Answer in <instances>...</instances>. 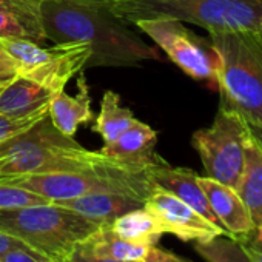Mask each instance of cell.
Returning <instances> with one entry per match:
<instances>
[{
    "instance_id": "83f0119b",
    "label": "cell",
    "mask_w": 262,
    "mask_h": 262,
    "mask_svg": "<svg viewBox=\"0 0 262 262\" xmlns=\"http://www.w3.org/2000/svg\"><path fill=\"white\" fill-rule=\"evenodd\" d=\"M73 262H120V260H114V259H110V257H103V256H99L96 253H93L91 250H88L83 244H79L74 251L70 254V257Z\"/></svg>"
},
{
    "instance_id": "52a82bcc",
    "label": "cell",
    "mask_w": 262,
    "mask_h": 262,
    "mask_svg": "<svg viewBox=\"0 0 262 262\" xmlns=\"http://www.w3.org/2000/svg\"><path fill=\"white\" fill-rule=\"evenodd\" d=\"M250 139V123L239 113L219 106L213 123L198 129L191 144L202 161L205 176L236 188Z\"/></svg>"
},
{
    "instance_id": "2e32d148",
    "label": "cell",
    "mask_w": 262,
    "mask_h": 262,
    "mask_svg": "<svg viewBox=\"0 0 262 262\" xmlns=\"http://www.w3.org/2000/svg\"><path fill=\"white\" fill-rule=\"evenodd\" d=\"M54 93L27 77L17 76L0 88V114L28 116L50 106Z\"/></svg>"
},
{
    "instance_id": "5b68a950",
    "label": "cell",
    "mask_w": 262,
    "mask_h": 262,
    "mask_svg": "<svg viewBox=\"0 0 262 262\" xmlns=\"http://www.w3.org/2000/svg\"><path fill=\"white\" fill-rule=\"evenodd\" d=\"M102 225L54 202L0 210V231L20 239L54 262L68 259Z\"/></svg>"
},
{
    "instance_id": "4fadbf2b",
    "label": "cell",
    "mask_w": 262,
    "mask_h": 262,
    "mask_svg": "<svg viewBox=\"0 0 262 262\" xmlns=\"http://www.w3.org/2000/svg\"><path fill=\"white\" fill-rule=\"evenodd\" d=\"M156 142V131L150 125L138 120L114 142L103 144L100 153L131 165L150 167L159 159V156L155 151Z\"/></svg>"
},
{
    "instance_id": "6da1fadb",
    "label": "cell",
    "mask_w": 262,
    "mask_h": 262,
    "mask_svg": "<svg viewBox=\"0 0 262 262\" xmlns=\"http://www.w3.org/2000/svg\"><path fill=\"white\" fill-rule=\"evenodd\" d=\"M40 24L45 39L54 43H86L91 51L86 68L135 67L161 59L155 47L145 43L106 5L42 0Z\"/></svg>"
},
{
    "instance_id": "7402d4cb",
    "label": "cell",
    "mask_w": 262,
    "mask_h": 262,
    "mask_svg": "<svg viewBox=\"0 0 262 262\" xmlns=\"http://www.w3.org/2000/svg\"><path fill=\"white\" fill-rule=\"evenodd\" d=\"M40 4L42 0H0V10L16 16L28 31L31 40L39 43L47 40L40 24Z\"/></svg>"
},
{
    "instance_id": "d6a6232c",
    "label": "cell",
    "mask_w": 262,
    "mask_h": 262,
    "mask_svg": "<svg viewBox=\"0 0 262 262\" xmlns=\"http://www.w3.org/2000/svg\"><path fill=\"white\" fill-rule=\"evenodd\" d=\"M250 129H251V136L254 138V141L259 144V147L262 148V126H257V125H250Z\"/></svg>"
},
{
    "instance_id": "30bf717a",
    "label": "cell",
    "mask_w": 262,
    "mask_h": 262,
    "mask_svg": "<svg viewBox=\"0 0 262 262\" xmlns=\"http://www.w3.org/2000/svg\"><path fill=\"white\" fill-rule=\"evenodd\" d=\"M144 207L156 217L164 233H171L184 242L205 241L216 234H225L224 230L207 221L184 201L159 187H153Z\"/></svg>"
},
{
    "instance_id": "1f68e13d",
    "label": "cell",
    "mask_w": 262,
    "mask_h": 262,
    "mask_svg": "<svg viewBox=\"0 0 262 262\" xmlns=\"http://www.w3.org/2000/svg\"><path fill=\"white\" fill-rule=\"evenodd\" d=\"M60 2H76V4H86V5H108L111 0H60Z\"/></svg>"
},
{
    "instance_id": "8d00e7d4",
    "label": "cell",
    "mask_w": 262,
    "mask_h": 262,
    "mask_svg": "<svg viewBox=\"0 0 262 262\" xmlns=\"http://www.w3.org/2000/svg\"><path fill=\"white\" fill-rule=\"evenodd\" d=\"M259 34H260V37H262V30H259Z\"/></svg>"
},
{
    "instance_id": "74e56055",
    "label": "cell",
    "mask_w": 262,
    "mask_h": 262,
    "mask_svg": "<svg viewBox=\"0 0 262 262\" xmlns=\"http://www.w3.org/2000/svg\"><path fill=\"white\" fill-rule=\"evenodd\" d=\"M2 86H4V85H0V88H2Z\"/></svg>"
},
{
    "instance_id": "484cf974",
    "label": "cell",
    "mask_w": 262,
    "mask_h": 262,
    "mask_svg": "<svg viewBox=\"0 0 262 262\" xmlns=\"http://www.w3.org/2000/svg\"><path fill=\"white\" fill-rule=\"evenodd\" d=\"M0 262H54V260L27 245V247L10 250L7 254L0 257Z\"/></svg>"
},
{
    "instance_id": "d6986e66",
    "label": "cell",
    "mask_w": 262,
    "mask_h": 262,
    "mask_svg": "<svg viewBox=\"0 0 262 262\" xmlns=\"http://www.w3.org/2000/svg\"><path fill=\"white\" fill-rule=\"evenodd\" d=\"M108 227L125 241L150 247L156 245L164 234L161 224L145 207L131 210L116 217L111 224H108Z\"/></svg>"
},
{
    "instance_id": "8992f818",
    "label": "cell",
    "mask_w": 262,
    "mask_h": 262,
    "mask_svg": "<svg viewBox=\"0 0 262 262\" xmlns=\"http://www.w3.org/2000/svg\"><path fill=\"white\" fill-rule=\"evenodd\" d=\"M147 171L148 167L131 165L110 158L106 164L93 170L14 176L4 178L0 182L27 188L51 202L74 199L91 193H122L145 201L155 187Z\"/></svg>"
},
{
    "instance_id": "4316f807",
    "label": "cell",
    "mask_w": 262,
    "mask_h": 262,
    "mask_svg": "<svg viewBox=\"0 0 262 262\" xmlns=\"http://www.w3.org/2000/svg\"><path fill=\"white\" fill-rule=\"evenodd\" d=\"M19 76L17 63L0 42V85H7Z\"/></svg>"
},
{
    "instance_id": "f1b7e54d",
    "label": "cell",
    "mask_w": 262,
    "mask_h": 262,
    "mask_svg": "<svg viewBox=\"0 0 262 262\" xmlns=\"http://www.w3.org/2000/svg\"><path fill=\"white\" fill-rule=\"evenodd\" d=\"M144 262H176V254H173L171 251H167L164 248H159V247L153 245L148 250Z\"/></svg>"
},
{
    "instance_id": "8fae6325",
    "label": "cell",
    "mask_w": 262,
    "mask_h": 262,
    "mask_svg": "<svg viewBox=\"0 0 262 262\" xmlns=\"http://www.w3.org/2000/svg\"><path fill=\"white\" fill-rule=\"evenodd\" d=\"M148 179L155 187H159L162 190L170 191L181 201H184L187 205H190L193 210H196L201 216H204L207 221L219 227L221 230L225 231L228 236L227 230L221 225L217 217L214 216L207 196L199 184V174L194 173L190 168L184 167H171L168 162H165L161 156L159 159L148 167ZM231 237V236H230Z\"/></svg>"
},
{
    "instance_id": "e575fe53",
    "label": "cell",
    "mask_w": 262,
    "mask_h": 262,
    "mask_svg": "<svg viewBox=\"0 0 262 262\" xmlns=\"http://www.w3.org/2000/svg\"><path fill=\"white\" fill-rule=\"evenodd\" d=\"M176 262H190V260H188V259H184V257L176 256Z\"/></svg>"
},
{
    "instance_id": "ac0fdd59",
    "label": "cell",
    "mask_w": 262,
    "mask_h": 262,
    "mask_svg": "<svg viewBox=\"0 0 262 262\" xmlns=\"http://www.w3.org/2000/svg\"><path fill=\"white\" fill-rule=\"evenodd\" d=\"M136 122L138 119L135 117L133 111L120 103V96L116 91L108 90L103 93L100 111L97 114L96 123L93 125V131L100 135L103 144H111Z\"/></svg>"
},
{
    "instance_id": "7a4b0ae2",
    "label": "cell",
    "mask_w": 262,
    "mask_h": 262,
    "mask_svg": "<svg viewBox=\"0 0 262 262\" xmlns=\"http://www.w3.org/2000/svg\"><path fill=\"white\" fill-rule=\"evenodd\" d=\"M222 108L262 126V37L256 30L208 31Z\"/></svg>"
},
{
    "instance_id": "44dd1931",
    "label": "cell",
    "mask_w": 262,
    "mask_h": 262,
    "mask_svg": "<svg viewBox=\"0 0 262 262\" xmlns=\"http://www.w3.org/2000/svg\"><path fill=\"white\" fill-rule=\"evenodd\" d=\"M194 250L207 262H254L241 241L225 234L196 241Z\"/></svg>"
},
{
    "instance_id": "e0dca14e",
    "label": "cell",
    "mask_w": 262,
    "mask_h": 262,
    "mask_svg": "<svg viewBox=\"0 0 262 262\" xmlns=\"http://www.w3.org/2000/svg\"><path fill=\"white\" fill-rule=\"evenodd\" d=\"M245 204L254 225L262 222V148L251 139L245 148V164L234 188Z\"/></svg>"
},
{
    "instance_id": "cb8c5ba5",
    "label": "cell",
    "mask_w": 262,
    "mask_h": 262,
    "mask_svg": "<svg viewBox=\"0 0 262 262\" xmlns=\"http://www.w3.org/2000/svg\"><path fill=\"white\" fill-rule=\"evenodd\" d=\"M50 106L39 110L33 114L28 116H7V114H0V144L20 135L22 131L28 129L33 126L36 122L48 116Z\"/></svg>"
},
{
    "instance_id": "3957f363",
    "label": "cell",
    "mask_w": 262,
    "mask_h": 262,
    "mask_svg": "<svg viewBox=\"0 0 262 262\" xmlns=\"http://www.w3.org/2000/svg\"><path fill=\"white\" fill-rule=\"evenodd\" d=\"M110 161L100 151H90L67 136L45 116L20 135L0 144V179L73 173L97 168Z\"/></svg>"
},
{
    "instance_id": "9a60e30c",
    "label": "cell",
    "mask_w": 262,
    "mask_h": 262,
    "mask_svg": "<svg viewBox=\"0 0 262 262\" xmlns=\"http://www.w3.org/2000/svg\"><path fill=\"white\" fill-rule=\"evenodd\" d=\"M79 93L70 96L63 91H59L53 96L50 102V119L53 125L67 136H74L82 123L93 120L91 110V96L85 77L80 74L77 80Z\"/></svg>"
},
{
    "instance_id": "f546056e",
    "label": "cell",
    "mask_w": 262,
    "mask_h": 262,
    "mask_svg": "<svg viewBox=\"0 0 262 262\" xmlns=\"http://www.w3.org/2000/svg\"><path fill=\"white\" fill-rule=\"evenodd\" d=\"M19 247H27V244L22 242L20 239L5 233V231H0V257H2L4 254H7L10 250L19 248Z\"/></svg>"
},
{
    "instance_id": "ffe728a7",
    "label": "cell",
    "mask_w": 262,
    "mask_h": 262,
    "mask_svg": "<svg viewBox=\"0 0 262 262\" xmlns=\"http://www.w3.org/2000/svg\"><path fill=\"white\" fill-rule=\"evenodd\" d=\"M82 244L99 256L110 257L120 262L144 260L148 250L151 248L150 245L125 241L123 237L117 236L108 225H102L94 234H91Z\"/></svg>"
},
{
    "instance_id": "7c38bea8",
    "label": "cell",
    "mask_w": 262,
    "mask_h": 262,
    "mask_svg": "<svg viewBox=\"0 0 262 262\" xmlns=\"http://www.w3.org/2000/svg\"><path fill=\"white\" fill-rule=\"evenodd\" d=\"M199 184L214 216L227 230L228 236L237 241H245L251 233H254L256 225L234 188L208 176H199Z\"/></svg>"
},
{
    "instance_id": "277c9868",
    "label": "cell",
    "mask_w": 262,
    "mask_h": 262,
    "mask_svg": "<svg viewBox=\"0 0 262 262\" xmlns=\"http://www.w3.org/2000/svg\"><path fill=\"white\" fill-rule=\"evenodd\" d=\"M106 8L128 25L168 17L207 31L262 30V0H111Z\"/></svg>"
},
{
    "instance_id": "603a6c76",
    "label": "cell",
    "mask_w": 262,
    "mask_h": 262,
    "mask_svg": "<svg viewBox=\"0 0 262 262\" xmlns=\"http://www.w3.org/2000/svg\"><path fill=\"white\" fill-rule=\"evenodd\" d=\"M47 198L30 191L27 188L11 185L7 182H0V210H10V208H19V207H28V205H39V204H48Z\"/></svg>"
},
{
    "instance_id": "9c48e42d",
    "label": "cell",
    "mask_w": 262,
    "mask_h": 262,
    "mask_svg": "<svg viewBox=\"0 0 262 262\" xmlns=\"http://www.w3.org/2000/svg\"><path fill=\"white\" fill-rule=\"evenodd\" d=\"M133 25L153 39L187 76L216 86V56L210 40L196 36L176 19H139Z\"/></svg>"
},
{
    "instance_id": "ba28073f",
    "label": "cell",
    "mask_w": 262,
    "mask_h": 262,
    "mask_svg": "<svg viewBox=\"0 0 262 262\" xmlns=\"http://www.w3.org/2000/svg\"><path fill=\"white\" fill-rule=\"evenodd\" d=\"M5 50L17 63V73L54 94L63 91L67 83L86 68L91 56L86 43H56L42 48L30 39H0Z\"/></svg>"
},
{
    "instance_id": "f35d334b",
    "label": "cell",
    "mask_w": 262,
    "mask_h": 262,
    "mask_svg": "<svg viewBox=\"0 0 262 262\" xmlns=\"http://www.w3.org/2000/svg\"><path fill=\"white\" fill-rule=\"evenodd\" d=\"M139 262H144V260H139Z\"/></svg>"
},
{
    "instance_id": "4dcf8cb0",
    "label": "cell",
    "mask_w": 262,
    "mask_h": 262,
    "mask_svg": "<svg viewBox=\"0 0 262 262\" xmlns=\"http://www.w3.org/2000/svg\"><path fill=\"white\" fill-rule=\"evenodd\" d=\"M244 247L254 262H262V244L260 242H257L254 239L250 244H244Z\"/></svg>"
},
{
    "instance_id": "d590c367",
    "label": "cell",
    "mask_w": 262,
    "mask_h": 262,
    "mask_svg": "<svg viewBox=\"0 0 262 262\" xmlns=\"http://www.w3.org/2000/svg\"><path fill=\"white\" fill-rule=\"evenodd\" d=\"M62 262H73L71 259H65V260H62Z\"/></svg>"
},
{
    "instance_id": "d4e9b609",
    "label": "cell",
    "mask_w": 262,
    "mask_h": 262,
    "mask_svg": "<svg viewBox=\"0 0 262 262\" xmlns=\"http://www.w3.org/2000/svg\"><path fill=\"white\" fill-rule=\"evenodd\" d=\"M0 39H30L22 22L8 11L0 10Z\"/></svg>"
},
{
    "instance_id": "5bb4252c",
    "label": "cell",
    "mask_w": 262,
    "mask_h": 262,
    "mask_svg": "<svg viewBox=\"0 0 262 262\" xmlns=\"http://www.w3.org/2000/svg\"><path fill=\"white\" fill-rule=\"evenodd\" d=\"M54 204H59L65 208L77 211L88 219L108 225L116 217L131 210L142 208L145 201L122 193H91L74 199L54 201Z\"/></svg>"
},
{
    "instance_id": "836d02e7",
    "label": "cell",
    "mask_w": 262,
    "mask_h": 262,
    "mask_svg": "<svg viewBox=\"0 0 262 262\" xmlns=\"http://www.w3.org/2000/svg\"><path fill=\"white\" fill-rule=\"evenodd\" d=\"M254 231H256V237H254V239H256L257 242L262 244V222H260L259 225H256V230H254Z\"/></svg>"
}]
</instances>
